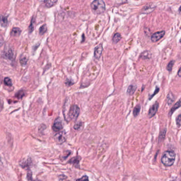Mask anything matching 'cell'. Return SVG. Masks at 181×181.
<instances>
[{
	"label": "cell",
	"mask_w": 181,
	"mask_h": 181,
	"mask_svg": "<svg viewBox=\"0 0 181 181\" xmlns=\"http://www.w3.org/2000/svg\"><path fill=\"white\" fill-rule=\"evenodd\" d=\"M159 91V88L158 87H157V88H156L155 92H154V93H153L152 95L150 96V97L149 98V100L152 99V98L155 96V95H156V94L158 93Z\"/></svg>",
	"instance_id": "30"
},
{
	"label": "cell",
	"mask_w": 181,
	"mask_h": 181,
	"mask_svg": "<svg viewBox=\"0 0 181 181\" xmlns=\"http://www.w3.org/2000/svg\"><path fill=\"white\" fill-rule=\"evenodd\" d=\"M121 39V35L119 33H116L115 34L114 37H113V42L114 43H117Z\"/></svg>",
	"instance_id": "20"
},
{
	"label": "cell",
	"mask_w": 181,
	"mask_h": 181,
	"mask_svg": "<svg viewBox=\"0 0 181 181\" xmlns=\"http://www.w3.org/2000/svg\"><path fill=\"white\" fill-rule=\"evenodd\" d=\"M136 86L135 85H130L127 88V93L129 95H133L136 91Z\"/></svg>",
	"instance_id": "16"
},
{
	"label": "cell",
	"mask_w": 181,
	"mask_h": 181,
	"mask_svg": "<svg viewBox=\"0 0 181 181\" xmlns=\"http://www.w3.org/2000/svg\"><path fill=\"white\" fill-rule=\"evenodd\" d=\"M63 124H62V119H61L60 118H58L56 119L54 124L53 125L52 129L53 131L55 132H58L60 131L63 129Z\"/></svg>",
	"instance_id": "5"
},
{
	"label": "cell",
	"mask_w": 181,
	"mask_h": 181,
	"mask_svg": "<svg viewBox=\"0 0 181 181\" xmlns=\"http://www.w3.org/2000/svg\"><path fill=\"white\" fill-rule=\"evenodd\" d=\"M82 125H83V123H82V122H77L75 124L73 128L75 130H79L82 127Z\"/></svg>",
	"instance_id": "24"
},
{
	"label": "cell",
	"mask_w": 181,
	"mask_h": 181,
	"mask_svg": "<svg viewBox=\"0 0 181 181\" xmlns=\"http://www.w3.org/2000/svg\"><path fill=\"white\" fill-rule=\"evenodd\" d=\"M28 57L26 54H23L20 58V63L23 66H26L28 62Z\"/></svg>",
	"instance_id": "15"
},
{
	"label": "cell",
	"mask_w": 181,
	"mask_h": 181,
	"mask_svg": "<svg viewBox=\"0 0 181 181\" xmlns=\"http://www.w3.org/2000/svg\"><path fill=\"white\" fill-rule=\"evenodd\" d=\"M35 23V17H33L32 18L30 25L29 26V33H32V32L34 31Z\"/></svg>",
	"instance_id": "19"
},
{
	"label": "cell",
	"mask_w": 181,
	"mask_h": 181,
	"mask_svg": "<svg viewBox=\"0 0 181 181\" xmlns=\"http://www.w3.org/2000/svg\"><path fill=\"white\" fill-rule=\"evenodd\" d=\"M176 122L177 124V127H181V114H179L176 119Z\"/></svg>",
	"instance_id": "28"
},
{
	"label": "cell",
	"mask_w": 181,
	"mask_h": 181,
	"mask_svg": "<svg viewBox=\"0 0 181 181\" xmlns=\"http://www.w3.org/2000/svg\"><path fill=\"white\" fill-rule=\"evenodd\" d=\"M4 84L8 86H11L12 85V82L10 78L8 77H6L4 79Z\"/></svg>",
	"instance_id": "25"
},
{
	"label": "cell",
	"mask_w": 181,
	"mask_h": 181,
	"mask_svg": "<svg viewBox=\"0 0 181 181\" xmlns=\"http://www.w3.org/2000/svg\"><path fill=\"white\" fill-rule=\"evenodd\" d=\"M77 180H78V181H88L89 179H88V177L87 176L85 175L83 176L81 178L77 179Z\"/></svg>",
	"instance_id": "31"
},
{
	"label": "cell",
	"mask_w": 181,
	"mask_h": 181,
	"mask_svg": "<svg viewBox=\"0 0 181 181\" xmlns=\"http://www.w3.org/2000/svg\"><path fill=\"white\" fill-rule=\"evenodd\" d=\"M166 129H165L161 131L159 135V141H161L162 140H164L165 137V135H166Z\"/></svg>",
	"instance_id": "23"
},
{
	"label": "cell",
	"mask_w": 181,
	"mask_h": 181,
	"mask_svg": "<svg viewBox=\"0 0 181 181\" xmlns=\"http://www.w3.org/2000/svg\"><path fill=\"white\" fill-rule=\"evenodd\" d=\"M165 32L164 31H161V32H155L151 36V41L153 42H157L159 41L160 39H162L164 36L165 35Z\"/></svg>",
	"instance_id": "7"
},
{
	"label": "cell",
	"mask_w": 181,
	"mask_h": 181,
	"mask_svg": "<svg viewBox=\"0 0 181 181\" xmlns=\"http://www.w3.org/2000/svg\"><path fill=\"white\" fill-rule=\"evenodd\" d=\"M3 107V103L2 99L0 98V110H2Z\"/></svg>",
	"instance_id": "34"
},
{
	"label": "cell",
	"mask_w": 181,
	"mask_h": 181,
	"mask_svg": "<svg viewBox=\"0 0 181 181\" xmlns=\"http://www.w3.org/2000/svg\"><path fill=\"white\" fill-rule=\"evenodd\" d=\"M73 84H74V82H73V81L71 79H67L66 80V84L67 86H72Z\"/></svg>",
	"instance_id": "29"
},
{
	"label": "cell",
	"mask_w": 181,
	"mask_h": 181,
	"mask_svg": "<svg viewBox=\"0 0 181 181\" xmlns=\"http://www.w3.org/2000/svg\"><path fill=\"white\" fill-rule=\"evenodd\" d=\"M27 176V179L28 180H32V173L31 171L28 172Z\"/></svg>",
	"instance_id": "32"
},
{
	"label": "cell",
	"mask_w": 181,
	"mask_h": 181,
	"mask_svg": "<svg viewBox=\"0 0 181 181\" xmlns=\"http://www.w3.org/2000/svg\"><path fill=\"white\" fill-rule=\"evenodd\" d=\"M24 96V92L22 91V90H21V91H19V92H18V93L15 94V97L18 98V99H21Z\"/></svg>",
	"instance_id": "26"
},
{
	"label": "cell",
	"mask_w": 181,
	"mask_h": 181,
	"mask_svg": "<svg viewBox=\"0 0 181 181\" xmlns=\"http://www.w3.org/2000/svg\"><path fill=\"white\" fill-rule=\"evenodd\" d=\"M4 40L2 36L0 35V47L4 44Z\"/></svg>",
	"instance_id": "33"
},
{
	"label": "cell",
	"mask_w": 181,
	"mask_h": 181,
	"mask_svg": "<svg viewBox=\"0 0 181 181\" xmlns=\"http://www.w3.org/2000/svg\"><path fill=\"white\" fill-rule=\"evenodd\" d=\"M141 110V106L140 105H137L135 107L133 111V114L135 117H136L140 113Z\"/></svg>",
	"instance_id": "18"
},
{
	"label": "cell",
	"mask_w": 181,
	"mask_h": 181,
	"mask_svg": "<svg viewBox=\"0 0 181 181\" xmlns=\"http://www.w3.org/2000/svg\"><path fill=\"white\" fill-rule=\"evenodd\" d=\"M159 108V104L158 102H156L150 108L149 112H148V116L150 118H152L156 115V113L158 111Z\"/></svg>",
	"instance_id": "8"
},
{
	"label": "cell",
	"mask_w": 181,
	"mask_h": 181,
	"mask_svg": "<svg viewBox=\"0 0 181 181\" xmlns=\"http://www.w3.org/2000/svg\"><path fill=\"white\" fill-rule=\"evenodd\" d=\"M54 139L58 144H62L66 142L67 140V134L65 131H60L54 136Z\"/></svg>",
	"instance_id": "4"
},
{
	"label": "cell",
	"mask_w": 181,
	"mask_h": 181,
	"mask_svg": "<svg viewBox=\"0 0 181 181\" xmlns=\"http://www.w3.org/2000/svg\"><path fill=\"white\" fill-rule=\"evenodd\" d=\"M59 179L60 180H64V179H66L67 177L66 176L64 175H60V177H59Z\"/></svg>",
	"instance_id": "35"
},
{
	"label": "cell",
	"mask_w": 181,
	"mask_h": 181,
	"mask_svg": "<svg viewBox=\"0 0 181 181\" xmlns=\"http://www.w3.org/2000/svg\"><path fill=\"white\" fill-rule=\"evenodd\" d=\"M58 0H40V2L46 8H51L56 4Z\"/></svg>",
	"instance_id": "10"
},
{
	"label": "cell",
	"mask_w": 181,
	"mask_h": 181,
	"mask_svg": "<svg viewBox=\"0 0 181 181\" xmlns=\"http://www.w3.org/2000/svg\"><path fill=\"white\" fill-rule=\"evenodd\" d=\"M176 158V153L172 150H167L165 152L161 159L162 164L166 167L172 166L175 162Z\"/></svg>",
	"instance_id": "1"
},
{
	"label": "cell",
	"mask_w": 181,
	"mask_h": 181,
	"mask_svg": "<svg viewBox=\"0 0 181 181\" xmlns=\"http://www.w3.org/2000/svg\"><path fill=\"white\" fill-rule=\"evenodd\" d=\"M180 72H181V69H179V71H178V75H179V77H181V74H180Z\"/></svg>",
	"instance_id": "36"
},
{
	"label": "cell",
	"mask_w": 181,
	"mask_h": 181,
	"mask_svg": "<svg viewBox=\"0 0 181 181\" xmlns=\"http://www.w3.org/2000/svg\"><path fill=\"white\" fill-rule=\"evenodd\" d=\"M180 107H181V100L179 99V101H178L177 103H176L174 105L172 109L170 110V113L168 114V116H171L172 114H173L174 112H175L178 108H179Z\"/></svg>",
	"instance_id": "12"
},
{
	"label": "cell",
	"mask_w": 181,
	"mask_h": 181,
	"mask_svg": "<svg viewBox=\"0 0 181 181\" xmlns=\"http://www.w3.org/2000/svg\"><path fill=\"white\" fill-rule=\"evenodd\" d=\"M8 18L4 15H0V24L3 27H6L8 25Z\"/></svg>",
	"instance_id": "13"
},
{
	"label": "cell",
	"mask_w": 181,
	"mask_h": 181,
	"mask_svg": "<svg viewBox=\"0 0 181 181\" xmlns=\"http://www.w3.org/2000/svg\"><path fill=\"white\" fill-rule=\"evenodd\" d=\"M3 56H4V58L8 59V60H12L13 58V56H14L12 49L11 47H6L4 49V51H3Z\"/></svg>",
	"instance_id": "6"
},
{
	"label": "cell",
	"mask_w": 181,
	"mask_h": 181,
	"mask_svg": "<svg viewBox=\"0 0 181 181\" xmlns=\"http://www.w3.org/2000/svg\"><path fill=\"white\" fill-rule=\"evenodd\" d=\"M175 101V97L173 94L172 93H168L167 97V101L168 105L170 106L173 103L174 101Z\"/></svg>",
	"instance_id": "17"
},
{
	"label": "cell",
	"mask_w": 181,
	"mask_h": 181,
	"mask_svg": "<svg viewBox=\"0 0 181 181\" xmlns=\"http://www.w3.org/2000/svg\"><path fill=\"white\" fill-rule=\"evenodd\" d=\"M47 31V27L46 24H43L39 28V32L40 35H43L45 34Z\"/></svg>",
	"instance_id": "22"
},
{
	"label": "cell",
	"mask_w": 181,
	"mask_h": 181,
	"mask_svg": "<svg viewBox=\"0 0 181 181\" xmlns=\"http://www.w3.org/2000/svg\"><path fill=\"white\" fill-rule=\"evenodd\" d=\"M102 52H103V45L102 44H99L95 49V52H94L95 58L96 59H99V58H101V55L102 54Z\"/></svg>",
	"instance_id": "9"
},
{
	"label": "cell",
	"mask_w": 181,
	"mask_h": 181,
	"mask_svg": "<svg viewBox=\"0 0 181 181\" xmlns=\"http://www.w3.org/2000/svg\"><path fill=\"white\" fill-rule=\"evenodd\" d=\"M92 10L96 14H101L105 10V4L103 0H95L91 4Z\"/></svg>",
	"instance_id": "2"
},
{
	"label": "cell",
	"mask_w": 181,
	"mask_h": 181,
	"mask_svg": "<svg viewBox=\"0 0 181 181\" xmlns=\"http://www.w3.org/2000/svg\"><path fill=\"white\" fill-rule=\"evenodd\" d=\"M174 63H175V61H171L168 64V65L167 66V70L168 71L170 72V71H172V68H173V67L174 64Z\"/></svg>",
	"instance_id": "27"
},
{
	"label": "cell",
	"mask_w": 181,
	"mask_h": 181,
	"mask_svg": "<svg viewBox=\"0 0 181 181\" xmlns=\"http://www.w3.org/2000/svg\"><path fill=\"white\" fill-rule=\"evenodd\" d=\"M80 114V108L77 105H73L68 112V118L70 120L75 121Z\"/></svg>",
	"instance_id": "3"
},
{
	"label": "cell",
	"mask_w": 181,
	"mask_h": 181,
	"mask_svg": "<svg viewBox=\"0 0 181 181\" xmlns=\"http://www.w3.org/2000/svg\"><path fill=\"white\" fill-rule=\"evenodd\" d=\"M21 32V30L20 28L18 27H14L12 28L11 32V35L13 37H18L20 36Z\"/></svg>",
	"instance_id": "14"
},
{
	"label": "cell",
	"mask_w": 181,
	"mask_h": 181,
	"mask_svg": "<svg viewBox=\"0 0 181 181\" xmlns=\"http://www.w3.org/2000/svg\"><path fill=\"white\" fill-rule=\"evenodd\" d=\"M80 160L81 157L80 156H76V157H73L72 158H71L69 162L71 164L73 165L75 167L80 168L79 163H80Z\"/></svg>",
	"instance_id": "11"
},
{
	"label": "cell",
	"mask_w": 181,
	"mask_h": 181,
	"mask_svg": "<svg viewBox=\"0 0 181 181\" xmlns=\"http://www.w3.org/2000/svg\"><path fill=\"white\" fill-rule=\"evenodd\" d=\"M30 164H31L30 159H27L24 162H21V166L23 167V168H25V167L30 166Z\"/></svg>",
	"instance_id": "21"
}]
</instances>
